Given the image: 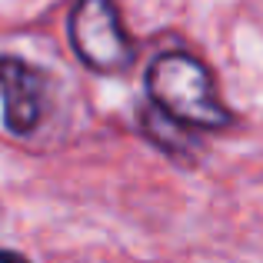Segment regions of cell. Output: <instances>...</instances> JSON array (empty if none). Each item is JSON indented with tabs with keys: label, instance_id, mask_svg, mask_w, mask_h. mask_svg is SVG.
<instances>
[{
	"label": "cell",
	"instance_id": "cell-4",
	"mask_svg": "<svg viewBox=\"0 0 263 263\" xmlns=\"http://www.w3.org/2000/svg\"><path fill=\"white\" fill-rule=\"evenodd\" d=\"M140 130L147 140H154L157 147L163 150L167 157H174V160H183L190 163L193 157H197V140L190 137V127H183L180 120H174L170 114H163L157 103L147 100V107L140 110Z\"/></svg>",
	"mask_w": 263,
	"mask_h": 263
},
{
	"label": "cell",
	"instance_id": "cell-3",
	"mask_svg": "<svg viewBox=\"0 0 263 263\" xmlns=\"http://www.w3.org/2000/svg\"><path fill=\"white\" fill-rule=\"evenodd\" d=\"M0 97H4V127L13 137H27L40 127L47 110V80L37 67L0 53Z\"/></svg>",
	"mask_w": 263,
	"mask_h": 263
},
{
	"label": "cell",
	"instance_id": "cell-1",
	"mask_svg": "<svg viewBox=\"0 0 263 263\" xmlns=\"http://www.w3.org/2000/svg\"><path fill=\"white\" fill-rule=\"evenodd\" d=\"M147 97L150 103L170 114L190 130H223L230 127V110L223 107L213 84V73L203 60L186 50H163L147 67Z\"/></svg>",
	"mask_w": 263,
	"mask_h": 263
},
{
	"label": "cell",
	"instance_id": "cell-2",
	"mask_svg": "<svg viewBox=\"0 0 263 263\" xmlns=\"http://www.w3.org/2000/svg\"><path fill=\"white\" fill-rule=\"evenodd\" d=\"M67 37L77 60L97 73H123L137 57L114 0H77L67 20Z\"/></svg>",
	"mask_w": 263,
	"mask_h": 263
},
{
	"label": "cell",
	"instance_id": "cell-5",
	"mask_svg": "<svg viewBox=\"0 0 263 263\" xmlns=\"http://www.w3.org/2000/svg\"><path fill=\"white\" fill-rule=\"evenodd\" d=\"M0 263H30V260L20 257V253H13V250H0Z\"/></svg>",
	"mask_w": 263,
	"mask_h": 263
}]
</instances>
